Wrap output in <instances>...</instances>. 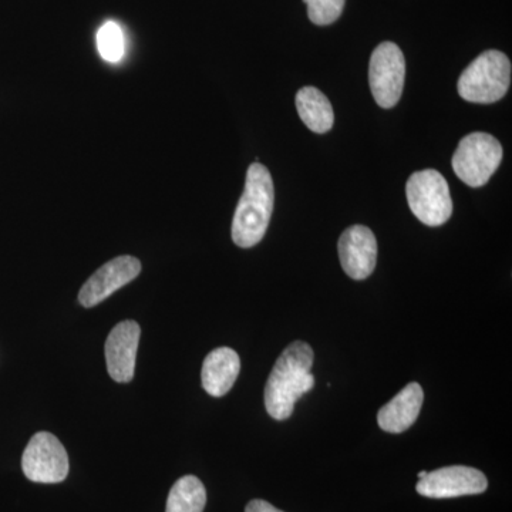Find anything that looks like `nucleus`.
Here are the masks:
<instances>
[{
  "label": "nucleus",
  "instance_id": "f257e3e1",
  "mask_svg": "<svg viewBox=\"0 0 512 512\" xmlns=\"http://www.w3.org/2000/svg\"><path fill=\"white\" fill-rule=\"evenodd\" d=\"M315 360L313 349L298 340L284 350L276 360L265 386L266 412L272 419L284 421L292 416L295 403L315 386L311 373Z\"/></svg>",
  "mask_w": 512,
  "mask_h": 512
},
{
  "label": "nucleus",
  "instance_id": "f03ea898",
  "mask_svg": "<svg viewBox=\"0 0 512 512\" xmlns=\"http://www.w3.org/2000/svg\"><path fill=\"white\" fill-rule=\"evenodd\" d=\"M274 202L271 173L265 165L252 164L232 221V239L239 248H252L262 241L271 221Z\"/></svg>",
  "mask_w": 512,
  "mask_h": 512
},
{
  "label": "nucleus",
  "instance_id": "7ed1b4c3",
  "mask_svg": "<svg viewBox=\"0 0 512 512\" xmlns=\"http://www.w3.org/2000/svg\"><path fill=\"white\" fill-rule=\"evenodd\" d=\"M511 62L498 50L481 53L458 79V94L470 103L490 104L510 89Z\"/></svg>",
  "mask_w": 512,
  "mask_h": 512
},
{
  "label": "nucleus",
  "instance_id": "20e7f679",
  "mask_svg": "<svg viewBox=\"0 0 512 512\" xmlns=\"http://www.w3.org/2000/svg\"><path fill=\"white\" fill-rule=\"evenodd\" d=\"M503 161V146L487 133H471L458 144L453 170L464 184L483 187Z\"/></svg>",
  "mask_w": 512,
  "mask_h": 512
},
{
  "label": "nucleus",
  "instance_id": "39448f33",
  "mask_svg": "<svg viewBox=\"0 0 512 512\" xmlns=\"http://www.w3.org/2000/svg\"><path fill=\"white\" fill-rule=\"evenodd\" d=\"M406 195L410 210L427 227H440L453 214L450 188L439 171L414 173L407 181Z\"/></svg>",
  "mask_w": 512,
  "mask_h": 512
},
{
  "label": "nucleus",
  "instance_id": "423d86ee",
  "mask_svg": "<svg viewBox=\"0 0 512 512\" xmlns=\"http://www.w3.org/2000/svg\"><path fill=\"white\" fill-rule=\"evenodd\" d=\"M406 77V60L402 49L392 42H383L372 53L369 63V84L376 103L392 109L399 103Z\"/></svg>",
  "mask_w": 512,
  "mask_h": 512
},
{
  "label": "nucleus",
  "instance_id": "0eeeda50",
  "mask_svg": "<svg viewBox=\"0 0 512 512\" xmlns=\"http://www.w3.org/2000/svg\"><path fill=\"white\" fill-rule=\"evenodd\" d=\"M22 470L33 483H62L69 474L66 448L53 434L40 431L30 439L23 453Z\"/></svg>",
  "mask_w": 512,
  "mask_h": 512
},
{
  "label": "nucleus",
  "instance_id": "6e6552de",
  "mask_svg": "<svg viewBox=\"0 0 512 512\" xmlns=\"http://www.w3.org/2000/svg\"><path fill=\"white\" fill-rule=\"evenodd\" d=\"M487 477L480 470L467 466H451L427 473L416 485L417 493L427 498L446 500L485 493Z\"/></svg>",
  "mask_w": 512,
  "mask_h": 512
},
{
  "label": "nucleus",
  "instance_id": "1a4fd4ad",
  "mask_svg": "<svg viewBox=\"0 0 512 512\" xmlns=\"http://www.w3.org/2000/svg\"><path fill=\"white\" fill-rule=\"evenodd\" d=\"M140 272L141 262L134 256L124 255L111 259L87 279L80 289L79 302L84 308H94L134 281Z\"/></svg>",
  "mask_w": 512,
  "mask_h": 512
},
{
  "label": "nucleus",
  "instance_id": "9d476101",
  "mask_svg": "<svg viewBox=\"0 0 512 512\" xmlns=\"http://www.w3.org/2000/svg\"><path fill=\"white\" fill-rule=\"evenodd\" d=\"M343 271L356 281H363L373 274L377 262L375 234L365 225H353L343 232L338 244Z\"/></svg>",
  "mask_w": 512,
  "mask_h": 512
},
{
  "label": "nucleus",
  "instance_id": "9b49d317",
  "mask_svg": "<svg viewBox=\"0 0 512 512\" xmlns=\"http://www.w3.org/2000/svg\"><path fill=\"white\" fill-rule=\"evenodd\" d=\"M140 335V326L134 320H124L111 330L104 352L107 370L114 382L128 383L133 380Z\"/></svg>",
  "mask_w": 512,
  "mask_h": 512
},
{
  "label": "nucleus",
  "instance_id": "f8f14e48",
  "mask_svg": "<svg viewBox=\"0 0 512 512\" xmlns=\"http://www.w3.org/2000/svg\"><path fill=\"white\" fill-rule=\"evenodd\" d=\"M423 402L424 392L420 384H407L402 392L379 410L377 424L386 433H404L416 423Z\"/></svg>",
  "mask_w": 512,
  "mask_h": 512
},
{
  "label": "nucleus",
  "instance_id": "ddd939ff",
  "mask_svg": "<svg viewBox=\"0 0 512 512\" xmlns=\"http://www.w3.org/2000/svg\"><path fill=\"white\" fill-rule=\"evenodd\" d=\"M241 372V359L235 350L218 348L205 357L201 382L205 392L212 397L225 396L237 382Z\"/></svg>",
  "mask_w": 512,
  "mask_h": 512
},
{
  "label": "nucleus",
  "instance_id": "4468645a",
  "mask_svg": "<svg viewBox=\"0 0 512 512\" xmlns=\"http://www.w3.org/2000/svg\"><path fill=\"white\" fill-rule=\"evenodd\" d=\"M296 109L303 123L316 134L328 133L333 127L335 113L332 104L316 87H303L296 94Z\"/></svg>",
  "mask_w": 512,
  "mask_h": 512
},
{
  "label": "nucleus",
  "instance_id": "2eb2a0df",
  "mask_svg": "<svg viewBox=\"0 0 512 512\" xmlns=\"http://www.w3.org/2000/svg\"><path fill=\"white\" fill-rule=\"evenodd\" d=\"M207 504V491L200 478H180L168 494L165 512H202Z\"/></svg>",
  "mask_w": 512,
  "mask_h": 512
},
{
  "label": "nucleus",
  "instance_id": "dca6fc26",
  "mask_svg": "<svg viewBox=\"0 0 512 512\" xmlns=\"http://www.w3.org/2000/svg\"><path fill=\"white\" fill-rule=\"evenodd\" d=\"M97 49L106 62L119 63L126 52L123 30L119 23L106 22L97 32Z\"/></svg>",
  "mask_w": 512,
  "mask_h": 512
},
{
  "label": "nucleus",
  "instance_id": "f3484780",
  "mask_svg": "<svg viewBox=\"0 0 512 512\" xmlns=\"http://www.w3.org/2000/svg\"><path fill=\"white\" fill-rule=\"evenodd\" d=\"M308 6V15L312 23L328 26L342 15L346 0H303Z\"/></svg>",
  "mask_w": 512,
  "mask_h": 512
},
{
  "label": "nucleus",
  "instance_id": "a211bd4d",
  "mask_svg": "<svg viewBox=\"0 0 512 512\" xmlns=\"http://www.w3.org/2000/svg\"><path fill=\"white\" fill-rule=\"evenodd\" d=\"M245 512H284V511L278 510V508L274 507V505L269 504L268 501L252 500V501H249L247 507H245Z\"/></svg>",
  "mask_w": 512,
  "mask_h": 512
},
{
  "label": "nucleus",
  "instance_id": "6ab92c4d",
  "mask_svg": "<svg viewBox=\"0 0 512 512\" xmlns=\"http://www.w3.org/2000/svg\"><path fill=\"white\" fill-rule=\"evenodd\" d=\"M427 471H420L419 473V480L420 478L426 477Z\"/></svg>",
  "mask_w": 512,
  "mask_h": 512
}]
</instances>
